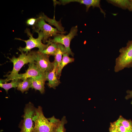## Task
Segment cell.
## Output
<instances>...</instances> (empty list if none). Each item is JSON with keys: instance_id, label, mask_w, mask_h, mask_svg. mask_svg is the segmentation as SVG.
Here are the masks:
<instances>
[{"instance_id": "obj_1", "label": "cell", "mask_w": 132, "mask_h": 132, "mask_svg": "<svg viewBox=\"0 0 132 132\" xmlns=\"http://www.w3.org/2000/svg\"><path fill=\"white\" fill-rule=\"evenodd\" d=\"M33 120L34 125L33 132H55L60 121L54 116L48 119L46 118L40 106L35 108Z\"/></svg>"}, {"instance_id": "obj_2", "label": "cell", "mask_w": 132, "mask_h": 132, "mask_svg": "<svg viewBox=\"0 0 132 132\" xmlns=\"http://www.w3.org/2000/svg\"><path fill=\"white\" fill-rule=\"evenodd\" d=\"M18 57L13 56L10 59L13 64L12 70L9 72V74H7L5 76L7 78L4 79H0V83H4L14 79H16L19 75L18 73L22 67L25 64L31 62H34V58L33 51H31L28 54L23 52Z\"/></svg>"}, {"instance_id": "obj_3", "label": "cell", "mask_w": 132, "mask_h": 132, "mask_svg": "<svg viewBox=\"0 0 132 132\" xmlns=\"http://www.w3.org/2000/svg\"><path fill=\"white\" fill-rule=\"evenodd\" d=\"M25 33L27 34L29 38L27 40H22L20 38H16L15 39L23 41L26 43V45L24 47H20L18 49L21 52H23L28 54L33 48L37 47L38 48V51L41 52L45 49L51 44L47 42L46 44L42 43L44 38L43 33L41 31H38L36 33L38 34L37 38H35L33 36V34L31 33L30 29L27 28L24 31Z\"/></svg>"}, {"instance_id": "obj_4", "label": "cell", "mask_w": 132, "mask_h": 132, "mask_svg": "<svg viewBox=\"0 0 132 132\" xmlns=\"http://www.w3.org/2000/svg\"><path fill=\"white\" fill-rule=\"evenodd\" d=\"M120 54L116 58L114 71L118 72L125 68H132V39L128 41L126 46L121 48Z\"/></svg>"}, {"instance_id": "obj_5", "label": "cell", "mask_w": 132, "mask_h": 132, "mask_svg": "<svg viewBox=\"0 0 132 132\" xmlns=\"http://www.w3.org/2000/svg\"><path fill=\"white\" fill-rule=\"evenodd\" d=\"M32 28L34 32L38 31H41L42 32L44 35L43 41L44 43H47L49 39L51 37H54L58 33L65 34L66 33V31H59L56 28H54L46 23L42 15L38 17L36 24Z\"/></svg>"}, {"instance_id": "obj_6", "label": "cell", "mask_w": 132, "mask_h": 132, "mask_svg": "<svg viewBox=\"0 0 132 132\" xmlns=\"http://www.w3.org/2000/svg\"><path fill=\"white\" fill-rule=\"evenodd\" d=\"M78 31L77 25L73 26L67 35H65L64 34L58 33L54 37L53 39L49 38L47 43H55L62 44L65 47L69 55L73 56L74 54L70 48V43L72 40L75 36L77 35Z\"/></svg>"}, {"instance_id": "obj_7", "label": "cell", "mask_w": 132, "mask_h": 132, "mask_svg": "<svg viewBox=\"0 0 132 132\" xmlns=\"http://www.w3.org/2000/svg\"><path fill=\"white\" fill-rule=\"evenodd\" d=\"M35 108L31 102L26 105L24 111L23 119L20 127L21 130L19 132H33L34 125L33 118Z\"/></svg>"}, {"instance_id": "obj_8", "label": "cell", "mask_w": 132, "mask_h": 132, "mask_svg": "<svg viewBox=\"0 0 132 132\" xmlns=\"http://www.w3.org/2000/svg\"><path fill=\"white\" fill-rule=\"evenodd\" d=\"M33 52L34 63L42 72H49L52 70L54 67V62L50 61V56L38 51H33Z\"/></svg>"}, {"instance_id": "obj_9", "label": "cell", "mask_w": 132, "mask_h": 132, "mask_svg": "<svg viewBox=\"0 0 132 132\" xmlns=\"http://www.w3.org/2000/svg\"><path fill=\"white\" fill-rule=\"evenodd\" d=\"M60 4L65 5L71 2H76L85 5L86 7V11H88L89 8L92 6L93 8L97 7L99 8L101 12L105 17L106 13L101 8L100 0H60Z\"/></svg>"}, {"instance_id": "obj_10", "label": "cell", "mask_w": 132, "mask_h": 132, "mask_svg": "<svg viewBox=\"0 0 132 132\" xmlns=\"http://www.w3.org/2000/svg\"><path fill=\"white\" fill-rule=\"evenodd\" d=\"M28 66V68L25 72L19 74L16 79L23 80L29 78L38 76L45 73L42 72L34 62L29 63Z\"/></svg>"}, {"instance_id": "obj_11", "label": "cell", "mask_w": 132, "mask_h": 132, "mask_svg": "<svg viewBox=\"0 0 132 132\" xmlns=\"http://www.w3.org/2000/svg\"><path fill=\"white\" fill-rule=\"evenodd\" d=\"M30 78L31 82L30 88L39 90L41 94L44 93L45 82L47 81L45 72L38 76Z\"/></svg>"}, {"instance_id": "obj_12", "label": "cell", "mask_w": 132, "mask_h": 132, "mask_svg": "<svg viewBox=\"0 0 132 132\" xmlns=\"http://www.w3.org/2000/svg\"><path fill=\"white\" fill-rule=\"evenodd\" d=\"M54 67L53 69L49 72H45V74L48 83L47 85L50 88L55 89L56 87L60 83V80L57 77L56 72L57 67V63L54 60Z\"/></svg>"}, {"instance_id": "obj_13", "label": "cell", "mask_w": 132, "mask_h": 132, "mask_svg": "<svg viewBox=\"0 0 132 132\" xmlns=\"http://www.w3.org/2000/svg\"><path fill=\"white\" fill-rule=\"evenodd\" d=\"M69 55L67 52L63 54L62 60L59 66L57 67L56 75L59 79L60 78L62 71L63 68L68 64L74 61V59L69 57Z\"/></svg>"}, {"instance_id": "obj_14", "label": "cell", "mask_w": 132, "mask_h": 132, "mask_svg": "<svg viewBox=\"0 0 132 132\" xmlns=\"http://www.w3.org/2000/svg\"><path fill=\"white\" fill-rule=\"evenodd\" d=\"M67 52L65 46L62 44L58 43V48L55 56V60L57 62V67L59 66L61 61L63 55Z\"/></svg>"}, {"instance_id": "obj_15", "label": "cell", "mask_w": 132, "mask_h": 132, "mask_svg": "<svg viewBox=\"0 0 132 132\" xmlns=\"http://www.w3.org/2000/svg\"><path fill=\"white\" fill-rule=\"evenodd\" d=\"M106 1L109 3L124 10H128L131 2V0H108Z\"/></svg>"}, {"instance_id": "obj_16", "label": "cell", "mask_w": 132, "mask_h": 132, "mask_svg": "<svg viewBox=\"0 0 132 132\" xmlns=\"http://www.w3.org/2000/svg\"><path fill=\"white\" fill-rule=\"evenodd\" d=\"M31 85L30 78L25 79L22 81H21L18 84L17 89L22 93L28 91Z\"/></svg>"}, {"instance_id": "obj_17", "label": "cell", "mask_w": 132, "mask_h": 132, "mask_svg": "<svg viewBox=\"0 0 132 132\" xmlns=\"http://www.w3.org/2000/svg\"><path fill=\"white\" fill-rule=\"evenodd\" d=\"M58 48V43H52L46 48L41 52L42 53L55 56Z\"/></svg>"}, {"instance_id": "obj_18", "label": "cell", "mask_w": 132, "mask_h": 132, "mask_svg": "<svg viewBox=\"0 0 132 132\" xmlns=\"http://www.w3.org/2000/svg\"><path fill=\"white\" fill-rule=\"evenodd\" d=\"M21 81L20 80L14 79L11 80V82L8 83H0V87L3 88L7 93L8 90L10 88H17V86Z\"/></svg>"}, {"instance_id": "obj_19", "label": "cell", "mask_w": 132, "mask_h": 132, "mask_svg": "<svg viewBox=\"0 0 132 132\" xmlns=\"http://www.w3.org/2000/svg\"><path fill=\"white\" fill-rule=\"evenodd\" d=\"M120 123L127 129L132 132V121L131 119L127 120L121 116L118 119Z\"/></svg>"}, {"instance_id": "obj_20", "label": "cell", "mask_w": 132, "mask_h": 132, "mask_svg": "<svg viewBox=\"0 0 132 132\" xmlns=\"http://www.w3.org/2000/svg\"><path fill=\"white\" fill-rule=\"evenodd\" d=\"M67 122L66 117L64 116L57 124L55 132H64V125Z\"/></svg>"}, {"instance_id": "obj_21", "label": "cell", "mask_w": 132, "mask_h": 132, "mask_svg": "<svg viewBox=\"0 0 132 132\" xmlns=\"http://www.w3.org/2000/svg\"><path fill=\"white\" fill-rule=\"evenodd\" d=\"M114 122L118 132H132L125 128L120 123L118 119Z\"/></svg>"}, {"instance_id": "obj_22", "label": "cell", "mask_w": 132, "mask_h": 132, "mask_svg": "<svg viewBox=\"0 0 132 132\" xmlns=\"http://www.w3.org/2000/svg\"><path fill=\"white\" fill-rule=\"evenodd\" d=\"M38 17L37 18H31L28 19L26 21V24L29 26H31L33 27L36 24Z\"/></svg>"}, {"instance_id": "obj_23", "label": "cell", "mask_w": 132, "mask_h": 132, "mask_svg": "<svg viewBox=\"0 0 132 132\" xmlns=\"http://www.w3.org/2000/svg\"><path fill=\"white\" fill-rule=\"evenodd\" d=\"M109 130V132H118L114 122L110 123Z\"/></svg>"}, {"instance_id": "obj_24", "label": "cell", "mask_w": 132, "mask_h": 132, "mask_svg": "<svg viewBox=\"0 0 132 132\" xmlns=\"http://www.w3.org/2000/svg\"><path fill=\"white\" fill-rule=\"evenodd\" d=\"M126 92L128 94L125 96V99H128L132 98V90H127Z\"/></svg>"}, {"instance_id": "obj_25", "label": "cell", "mask_w": 132, "mask_h": 132, "mask_svg": "<svg viewBox=\"0 0 132 132\" xmlns=\"http://www.w3.org/2000/svg\"><path fill=\"white\" fill-rule=\"evenodd\" d=\"M128 10L130 11H132V0H131L130 4Z\"/></svg>"}, {"instance_id": "obj_26", "label": "cell", "mask_w": 132, "mask_h": 132, "mask_svg": "<svg viewBox=\"0 0 132 132\" xmlns=\"http://www.w3.org/2000/svg\"><path fill=\"white\" fill-rule=\"evenodd\" d=\"M131 104H132V101H131Z\"/></svg>"}]
</instances>
